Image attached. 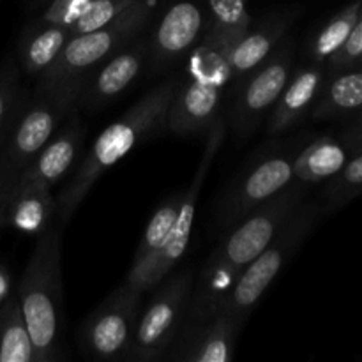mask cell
<instances>
[{
	"label": "cell",
	"instance_id": "cell-29",
	"mask_svg": "<svg viewBox=\"0 0 362 362\" xmlns=\"http://www.w3.org/2000/svg\"><path fill=\"white\" fill-rule=\"evenodd\" d=\"M359 64H362V9L352 34L349 35L345 45L327 60L325 66H327V71H336L343 67L359 66Z\"/></svg>",
	"mask_w": 362,
	"mask_h": 362
},
{
	"label": "cell",
	"instance_id": "cell-2",
	"mask_svg": "<svg viewBox=\"0 0 362 362\" xmlns=\"http://www.w3.org/2000/svg\"><path fill=\"white\" fill-rule=\"evenodd\" d=\"M180 76H172L148 90L138 103H134L120 119L106 127L92 145L90 152L78 165L73 179L66 184L57 197V221L67 225L87 198L99 177L129 154L141 140L166 127L170 105L173 101Z\"/></svg>",
	"mask_w": 362,
	"mask_h": 362
},
{
	"label": "cell",
	"instance_id": "cell-32",
	"mask_svg": "<svg viewBox=\"0 0 362 362\" xmlns=\"http://www.w3.org/2000/svg\"><path fill=\"white\" fill-rule=\"evenodd\" d=\"M11 296V276L6 269L0 265V306L7 300Z\"/></svg>",
	"mask_w": 362,
	"mask_h": 362
},
{
	"label": "cell",
	"instance_id": "cell-14",
	"mask_svg": "<svg viewBox=\"0 0 362 362\" xmlns=\"http://www.w3.org/2000/svg\"><path fill=\"white\" fill-rule=\"evenodd\" d=\"M148 60V37L131 39L88 71L78 83L76 108L99 110L134 83Z\"/></svg>",
	"mask_w": 362,
	"mask_h": 362
},
{
	"label": "cell",
	"instance_id": "cell-33",
	"mask_svg": "<svg viewBox=\"0 0 362 362\" xmlns=\"http://www.w3.org/2000/svg\"><path fill=\"white\" fill-rule=\"evenodd\" d=\"M21 106V105H20ZM18 112V110H16ZM16 112L13 113V117H11V119H7L6 122L2 124V126H0V151H2V147H4V141H6V138H7V133H9V129H11V124H13V119H14V115H16Z\"/></svg>",
	"mask_w": 362,
	"mask_h": 362
},
{
	"label": "cell",
	"instance_id": "cell-28",
	"mask_svg": "<svg viewBox=\"0 0 362 362\" xmlns=\"http://www.w3.org/2000/svg\"><path fill=\"white\" fill-rule=\"evenodd\" d=\"M28 92L21 80V67L13 57L0 66V126L20 108Z\"/></svg>",
	"mask_w": 362,
	"mask_h": 362
},
{
	"label": "cell",
	"instance_id": "cell-23",
	"mask_svg": "<svg viewBox=\"0 0 362 362\" xmlns=\"http://www.w3.org/2000/svg\"><path fill=\"white\" fill-rule=\"evenodd\" d=\"M0 362H35V350L18 297L0 306Z\"/></svg>",
	"mask_w": 362,
	"mask_h": 362
},
{
	"label": "cell",
	"instance_id": "cell-31",
	"mask_svg": "<svg viewBox=\"0 0 362 362\" xmlns=\"http://www.w3.org/2000/svg\"><path fill=\"white\" fill-rule=\"evenodd\" d=\"M343 141L349 145L354 154L362 151V112L357 113V122L346 131L345 136H343Z\"/></svg>",
	"mask_w": 362,
	"mask_h": 362
},
{
	"label": "cell",
	"instance_id": "cell-10",
	"mask_svg": "<svg viewBox=\"0 0 362 362\" xmlns=\"http://www.w3.org/2000/svg\"><path fill=\"white\" fill-rule=\"evenodd\" d=\"M296 41L286 35L278 48L253 71L232 85V105L226 124L232 134L246 140L271 113L293 73Z\"/></svg>",
	"mask_w": 362,
	"mask_h": 362
},
{
	"label": "cell",
	"instance_id": "cell-15",
	"mask_svg": "<svg viewBox=\"0 0 362 362\" xmlns=\"http://www.w3.org/2000/svg\"><path fill=\"white\" fill-rule=\"evenodd\" d=\"M243 324L225 311H216L200 320L186 318L163 361L232 362Z\"/></svg>",
	"mask_w": 362,
	"mask_h": 362
},
{
	"label": "cell",
	"instance_id": "cell-34",
	"mask_svg": "<svg viewBox=\"0 0 362 362\" xmlns=\"http://www.w3.org/2000/svg\"><path fill=\"white\" fill-rule=\"evenodd\" d=\"M28 2H30V7H32V9L37 11V9H41L42 6H46V4H48L49 0H28Z\"/></svg>",
	"mask_w": 362,
	"mask_h": 362
},
{
	"label": "cell",
	"instance_id": "cell-24",
	"mask_svg": "<svg viewBox=\"0 0 362 362\" xmlns=\"http://www.w3.org/2000/svg\"><path fill=\"white\" fill-rule=\"evenodd\" d=\"M180 194H172L161 204V207L152 214L147 228H145L144 237H141L138 250L134 253L133 264H131L129 272L126 278H133L138 272L144 271L156 257L159 251L165 247L170 233H172L173 225H175L177 214H179Z\"/></svg>",
	"mask_w": 362,
	"mask_h": 362
},
{
	"label": "cell",
	"instance_id": "cell-6",
	"mask_svg": "<svg viewBox=\"0 0 362 362\" xmlns=\"http://www.w3.org/2000/svg\"><path fill=\"white\" fill-rule=\"evenodd\" d=\"M78 85L39 87L28 92L14 115L0 151V172L20 177L46 141L55 134L71 110L76 108Z\"/></svg>",
	"mask_w": 362,
	"mask_h": 362
},
{
	"label": "cell",
	"instance_id": "cell-17",
	"mask_svg": "<svg viewBox=\"0 0 362 362\" xmlns=\"http://www.w3.org/2000/svg\"><path fill=\"white\" fill-rule=\"evenodd\" d=\"M85 134H87V131H85L83 122L80 119V110L73 108L69 115L66 117V120L60 124L59 129L55 131V134L46 141L45 147L35 154V158L25 166L20 177L41 180V182L53 187L78 163L81 151H83Z\"/></svg>",
	"mask_w": 362,
	"mask_h": 362
},
{
	"label": "cell",
	"instance_id": "cell-18",
	"mask_svg": "<svg viewBox=\"0 0 362 362\" xmlns=\"http://www.w3.org/2000/svg\"><path fill=\"white\" fill-rule=\"evenodd\" d=\"M325 80H327L325 64L310 62L308 66L293 69L274 108L267 115L269 136H279L286 133L293 126H297L308 113H311L324 88Z\"/></svg>",
	"mask_w": 362,
	"mask_h": 362
},
{
	"label": "cell",
	"instance_id": "cell-5",
	"mask_svg": "<svg viewBox=\"0 0 362 362\" xmlns=\"http://www.w3.org/2000/svg\"><path fill=\"white\" fill-rule=\"evenodd\" d=\"M324 214V205L304 200L269 246L240 272L219 310L235 318L239 324H244L272 281L315 232Z\"/></svg>",
	"mask_w": 362,
	"mask_h": 362
},
{
	"label": "cell",
	"instance_id": "cell-8",
	"mask_svg": "<svg viewBox=\"0 0 362 362\" xmlns=\"http://www.w3.org/2000/svg\"><path fill=\"white\" fill-rule=\"evenodd\" d=\"M299 148V145L265 148L223 189L214 212V223L219 232H228L255 209L292 184L293 159Z\"/></svg>",
	"mask_w": 362,
	"mask_h": 362
},
{
	"label": "cell",
	"instance_id": "cell-21",
	"mask_svg": "<svg viewBox=\"0 0 362 362\" xmlns=\"http://www.w3.org/2000/svg\"><path fill=\"white\" fill-rule=\"evenodd\" d=\"M362 112V64L327 71L324 88L311 110L313 120L339 119Z\"/></svg>",
	"mask_w": 362,
	"mask_h": 362
},
{
	"label": "cell",
	"instance_id": "cell-9",
	"mask_svg": "<svg viewBox=\"0 0 362 362\" xmlns=\"http://www.w3.org/2000/svg\"><path fill=\"white\" fill-rule=\"evenodd\" d=\"M194 276L191 269L170 272L158 286L151 303L140 313L133 345L126 361H163L187 317L193 296Z\"/></svg>",
	"mask_w": 362,
	"mask_h": 362
},
{
	"label": "cell",
	"instance_id": "cell-19",
	"mask_svg": "<svg viewBox=\"0 0 362 362\" xmlns=\"http://www.w3.org/2000/svg\"><path fill=\"white\" fill-rule=\"evenodd\" d=\"M57 218V197L52 186L41 180L18 177L7 207L6 225L25 235H41Z\"/></svg>",
	"mask_w": 362,
	"mask_h": 362
},
{
	"label": "cell",
	"instance_id": "cell-7",
	"mask_svg": "<svg viewBox=\"0 0 362 362\" xmlns=\"http://www.w3.org/2000/svg\"><path fill=\"white\" fill-rule=\"evenodd\" d=\"M152 13L154 9L151 2L140 0L105 27L73 35L64 46L55 64L41 76L35 78V85L39 87L78 85L88 71L108 59L120 46L144 34L147 25L151 23Z\"/></svg>",
	"mask_w": 362,
	"mask_h": 362
},
{
	"label": "cell",
	"instance_id": "cell-13",
	"mask_svg": "<svg viewBox=\"0 0 362 362\" xmlns=\"http://www.w3.org/2000/svg\"><path fill=\"white\" fill-rule=\"evenodd\" d=\"M209 25L205 0H170L148 37L147 62L152 69H165L204 41Z\"/></svg>",
	"mask_w": 362,
	"mask_h": 362
},
{
	"label": "cell",
	"instance_id": "cell-1",
	"mask_svg": "<svg viewBox=\"0 0 362 362\" xmlns=\"http://www.w3.org/2000/svg\"><path fill=\"white\" fill-rule=\"evenodd\" d=\"M306 198V187L292 180L290 186L265 202L243 221L223 233L194 281L187 317L200 320L216 313L240 272L269 246L290 216Z\"/></svg>",
	"mask_w": 362,
	"mask_h": 362
},
{
	"label": "cell",
	"instance_id": "cell-3",
	"mask_svg": "<svg viewBox=\"0 0 362 362\" xmlns=\"http://www.w3.org/2000/svg\"><path fill=\"white\" fill-rule=\"evenodd\" d=\"M60 226L39 235L18 285V303L35 350V362L62 359V267Z\"/></svg>",
	"mask_w": 362,
	"mask_h": 362
},
{
	"label": "cell",
	"instance_id": "cell-26",
	"mask_svg": "<svg viewBox=\"0 0 362 362\" xmlns=\"http://www.w3.org/2000/svg\"><path fill=\"white\" fill-rule=\"evenodd\" d=\"M205 6L211 18L209 34L232 48L253 23L247 0H205Z\"/></svg>",
	"mask_w": 362,
	"mask_h": 362
},
{
	"label": "cell",
	"instance_id": "cell-16",
	"mask_svg": "<svg viewBox=\"0 0 362 362\" xmlns=\"http://www.w3.org/2000/svg\"><path fill=\"white\" fill-rule=\"evenodd\" d=\"M297 16H299V11L283 9L272 11L257 21L253 20L250 28L244 32L243 37L233 45L228 53L230 76H232L230 87L255 67L260 66L278 48L279 42L288 35V30Z\"/></svg>",
	"mask_w": 362,
	"mask_h": 362
},
{
	"label": "cell",
	"instance_id": "cell-27",
	"mask_svg": "<svg viewBox=\"0 0 362 362\" xmlns=\"http://www.w3.org/2000/svg\"><path fill=\"white\" fill-rule=\"evenodd\" d=\"M359 194H362V151L356 152L346 161V165L332 179L327 180V186L324 189L325 212L341 209Z\"/></svg>",
	"mask_w": 362,
	"mask_h": 362
},
{
	"label": "cell",
	"instance_id": "cell-4",
	"mask_svg": "<svg viewBox=\"0 0 362 362\" xmlns=\"http://www.w3.org/2000/svg\"><path fill=\"white\" fill-rule=\"evenodd\" d=\"M232 46L209 34L191 52L186 76H180L170 105L166 127L177 136L207 134L221 117L226 88L230 87L228 53Z\"/></svg>",
	"mask_w": 362,
	"mask_h": 362
},
{
	"label": "cell",
	"instance_id": "cell-11",
	"mask_svg": "<svg viewBox=\"0 0 362 362\" xmlns=\"http://www.w3.org/2000/svg\"><path fill=\"white\" fill-rule=\"evenodd\" d=\"M226 136V120L219 117L211 129L207 131V140H205L204 154H202L198 168L194 172L193 180L189 182L187 189L180 193V204H179V214H177L175 225H173L172 233H170L168 240H166L165 247L158 253V257L144 269L138 272L133 278L124 279V285L129 288L136 290V292L144 293L148 290L156 288L170 272L173 271L180 258L186 253L187 246H189L191 239V228H193L194 216H197L198 200H200L202 187H204L205 179L209 177L212 165H214L216 156L219 154L223 147V141Z\"/></svg>",
	"mask_w": 362,
	"mask_h": 362
},
{
	"label": "cell",
	"instance_id": "cell-12",
	"mask_svg": "<svg viewBox=\"0 0 362 362\" xmlns=\"http://www.w3.org/2000/svg\"><path fill=\"white\" fill-rule=\"evenodd\" d=\"M141 313V293L122 283L87 318L78 332L80 350L95 361H126Z\"/></svg>",
	"mask_w": 362,
	"mask_h": 362
},
{
	"label": "cell",
	"instance_id": "cell-20",
	"mask_svg": "<svg viewBox=\"0 0 362 362\" xmlns=\"http://www.w3.org/2000/svg\"><path fill=\"white\" fill-rule=\"evenodd\" d=\"M354 152L341 140L320 136L299 148L293 159V182L308 187L327 182L346 165Z\"/></svg>",
	"mask_w": 362,
	"mask_h": 362
},
{
	"label": "cell",
	"instance_id": "cell-25",
	"mask_svg": "<svg viewBox=\"0 0 362 362\" xmlns=\"http://www.w3.org/2000/svg\"><path fill=\"white\" fill-rule=\"evenodd\" d=\"M362 9V0H352L349 6L329 18L308 42V57L311 62L327 64V60L345 45L352 34Z\"/></svg>",
	"mask_w": 362,
	"mask_h": 362
},
{
	"label": "cell",
	"instance_id": "cell-30",
	"mask_svg": "<svg viewBox=\"0 0 362 362\" xmlns=\"http://www.w3.org/2000/svg\"><path fill=\"white\" fill-rule=\"evenodd\" d=\"M16 180L18 179H14V177L6 175V173L0 172V228L6 226L7 207H9V202H11V197H13Z\"/></svg>",
	"mask_w": 362,
	"mask_h": 362
},
{
	"label": "cell",
	"instance_id": "cell-22",
	"mask_svg": "<svg viewBox=\"0 0 362 362\" xmlns=\"http://www.w3.org/2000/svg\"><path fill=\"white\" fill-rule=\"evenodd\" d=\"M73 37L67 27L28 23L18 41V64L30 78H39L55 64L67 41Z\"/></svg>",
	"mask_w": 362,
	"mask_h": 362
}]
</instances>
